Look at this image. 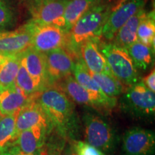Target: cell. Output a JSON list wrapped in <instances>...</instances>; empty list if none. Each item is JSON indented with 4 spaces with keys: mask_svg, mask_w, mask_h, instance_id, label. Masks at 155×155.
<instances>
[{
    "mask_svg": "<svg viewBox=\"0 0 155 155\" xmlns=\"http://www.w3.org/2000/svg\"><path fill=\"white\" fill-rule=\"evenodd\" d=\"M40 104L49 122L63 138L76 140L80 123L74 102L55 86H48L32 96Z\"/></svg>",
    "mask_w": 155,
    "mask_h": 155,
    "instance_id": "1",
    "label": "cell"
},
{
    "mask_svg": "<svg viewBox=\"0 0 155 155\" xmlns=\"http://www.w3.org/2000/svg\"><path fill=\"white\" fill-rule=\"evenodd\" d=\"M111 6L100 2L81 17L67 35V51L72 56L80 54L81 45L87 40L101 36L103 26L110 12Z\"/></svg>",
    "mask_w": 155,
    "mask_h": 155,
    "instance_id": "2",
    "label": "cell"
},
{
    "mask_svg": "<svg viewBox=\"0 0 155 155\" xmlns=\"http://www.w3.org/2000/svg\"><path fill=\"white\" fill-rule=\"evenodd\" d=\"M101 52L105 57L110 71L122 84L131 86L139 82L137 67L125 48L114 42H99Z\"/></svg>",
    "mask_w": 155,
    "mask_h": 155,
    "instance_id": "3",
    "label": "cell"
},
{
    "mask_svg": "<svg viewBox=\"0 0 155 155\" xmlns=\"http://www.w3.org/2000/svg\"><path fill=\"white\" fill-rule=\"evenodd\" d=\"M53 86L62 91L73 101V102L90 106L99 111H111L116 106L117 99L112 97L102 98L93 94L75 80L72 75L63 78L56 82Z\"/></svg>",
    "mask_w": 155,
    "mask_h": 155,
    "instance_id": "4",
    "label": "cell"
},
{
    "mask_svg": "<svg viewBox=\"0 0 155 155\" xmlns=\"http://www.w3.org/2000/svg\"><path fill=\"white\" fill-rule=\"evenodd\" d=\"M121 106L125 111L136 117H152L155 113L154 93L149 90L142 81L137 82L126 90Z\"/></svg>",
    "mask_w": 155,
    "mask_h": 155,
    "instance_id": "5",
    "label": "cell"
},
{
    "mask_svg": "<svg viewBox=\"0 0 155 155\" xmlns=\"http://www.w3.org/2000/svg\"><path fill=\"white\" fill-rule=\"evenodd\" d=\"M83 119L86 142L103 152H113L118 141L113 128L94 114H86Z\"/></svg>",
    "mask_w": 155,
    "mask_h": 155,
    "instance_id": "6",
    "label": "cell"
},
{
    "mask_svg": "<svg viewBox=\"0 0 155 155\" xmlns=\"http://www.w3.org/2000/svg\"><path fill=\"white\" fill-rule=\"evenodd\" d=\"M145 0H119L110 9L103 26L101 36L106 40H112L120 28L135 15L144 8Z\"/></svg>",
    "mask_w": 155,
    "mask_h": 155,
    "instance_id": "7",
    "label": "cell"
},
{
    "mask_svg": "<svg viewBox=\"0 0 155 155\" xmlns=\"http://www.w3.org/2000/svg\"><path fill=\"white\" fill-rule=\"evenodd\" d=\"M30 23L32 30L31 48L42 53H46L57 48L64 47L68 33L55 25H36Z\"/></svg>",
    "mask_w": 155,
    "mask_h": 155,
    "instance_id": "8",
    "label": "cell"
},
{
    "mask_svg": "<svg viewBox=\"0 0 155 155\" xmlns=\"http://www.w3.org/2000/svg\"><path fill=\"white\" fill-rule=\"evenodd\" d=\"M122 151L125 155H154V132L139 127L129 129L123 137Z\"/></svg>",
    "mask_w": 155,
    "mask_h": 155,
    "instance_id": "9",
    "label": "cell"
},
{
    "mask_svg": "<svg viewBox=\"0 0 155 155\" xmlns=\"http://www.w3.org/2000/svg\"><path fill=\"white\" fill-rule=\"evenodd\" d=\"M49 86L69 75H72L75 61L64 48H57L44 53Z\"/></svg>",
    "mask_w": 155,
    "mask_h": 155,
    "instance_id": "10",
    "label": "cell"
},
{
    "mask_svg": "<svg viewBox=\"0 0 155 155\" xmlns=\"http://www.w3.org/2000/svg\"><path fill=\"white\" fill-rule=\"evenodd\" d=\"M68 1L48 0L28 6L30 21L36 25H55L62 28V17Z\"/></svg>",
    "mask_w": 155,
    "mask_h": 155,
    "instance_id": "11",
    "label": "cell"
},
{
    "mask_svg": "<svg viewBox=\"0 0 155 155\" xmlns=\"http://www.w3.org/2000/svg\"><path fill=\"white\" fill-rule=\"evenodd\" d=\"M32 30L30 23L15 30H0V53L5 55L21 54L31 47Z\"/></svg>",
    "mask_w": 155,
    "mask_h": 155,
    "instance_id": "12",
    "label": "cell"
},
{
    "mask_svg": "<svg viewBox=\"0 0 155 155\" xmlns=\"http://www.w3.org/2000/svg\"><path fill=\"white\" fill-rule=\"evenodd\" d=\"M35 127H42L50 130L49 122L40 104L31 96L26 105L19 110L16 118V130L18 134L21 131Z\"/></svg>",
    "mask_w": 155,
    "mask_h": 155,
    "instance_id": "13",
    "label": "cell"
},
{
    "mask_svg": "<svg viewBox=\"0 0 155 155\" xmlns=\"http://www.w3.org/2000/svg\"><path fill=\"white\" fill-rule=\"evenodd\" d=\"M20 61L41 91L49 86L44 53L30 47L20 54Z\"/></svg>",
    "mask_w": 155,
    "mask_h": 155,
    "instance_id": "14",
    "label": "cell"
},
{
    "mask_svg": "<svg viewBox=\"0 0 155 155\" xmlns=\"http://www.w3.org/2000/svg\"><path fill=\"white\" fill-rule=\"evenodd\" d=\"M99 40L100 38L91 39L81 45V60L90 72H111L107 61L100 50Z\"/></svg>",
    "mask_w": 155,
    "mask_h": 155,
    "instance_id": "15",
    "label": "cell"
},
{
    "mask_svg": "<svg viewBox=\"0 0 155 155\" xmlns=\"http://www.w3.org/2000/svg\"><path fill=\"white\" fill-rule=\"evenodd\" d=\"M48 131L45 127L30 128L19 133L14 143L22 152L34 154L43 148Z\"/></svg>",
    "mask_w": 155,
    "mask_h": 155,
    "instance_id": "16",
    "label": "cell"
},
{
    "mask_svg": "<svg viewBox=\"0 0 155 155\" xmlns=\"http://www.w3.org/2000/svg\"><path fill=\"white\" fill-rule=\"evenodd\" d=\"M30 99L31 96H26L17 86L2 91H0V114L2 116L17 114Z\"/></svg>",
    "mask_w": 155,
    "mask_h": 155,
    "instance_id": "17",
    "label": "cell"
},
{
    "mask_svg": "<svg viewBox=\"0 0 155 155\" xmlns=\"http://www.w3.org/2000/svg\"><path fill=\"white\" fill-rule=\"evenodd\" d=\"M102 0H69L62 17V29L68 33L75 23Z\"/></svg>",
    "mask_w": 155,
    "mask_h": 155,
    "instance_id": "18",
    "label": "cell"
},
{
    "mask_svg": "<svg viewBox=\"0 0 155 155\" xmlns=\"http://www.w3.org/2000/svg\"><path fill=\"white\" fill-rule=\"evenodd\" d=\"M144 8L140 9L127 20L114 38V43L122 48H127L137 41V29L141 19L146 15Z\"/></svg>",
    "mask_w": 155,
    "mask_h": 155,
    "instance_id": "19",
    "label": "cell"
},
{
    "mask_svg": "<svg viewBox=\"0 0 155 155\" xmlns=\"http://www.w3.org/2000/svg\"><path fill=\"white\" fill-rule=\"evenodd\" d=\"M20 65V54L8 55L0 63V91L16 86Z\"/></svg>",
    "mask_w": 155,
    "mask_h": 155,
    "instance_id": "20",
    "label": "cell"
},
{
    "mask_svg": "<svg viewBox=\"0 0 155 155\" xmlns=\"http://www.w3.org/2000/svg\"><path fill=\"white\" fill-rule=\"evenodd\" d=\"M126 49L129 53L137 68L146 71L153 63L154 50L137 40Z\"/></svg>",
    "mask_w": 155,
    "mask_h": 155,
    "instance_id": "21",
    "label": "cell"
},
{
    "mask_svg": "<svg viewBox=\"0 0 155 155\" xmlns=\"http://www.w3.org/2000/svg\"><path fill=\"white\" fill-rule=\"evenodd\" d=\"M73 74L75 80L83 88L92 93L93 94L96 95L99 97H102V98L108 97L107 95H106L102 91L100 87L96 83V81L93 79L90 74V72L86 67L85 64L83 63L81 58L75 61Z\"/></svg>",
    "mask_w": 155,
    "mask_h": 155,
    "instance_id": "22",
    "label": "cell"
},
{
    "mask_svg": "<svg viewBox=\"0 0 155 155\" xmlns=\"http://www.w3.org/2000/svg\"><path fill=\"white\" fill-rule=\"evenodd\" d=\"M90 74L102 91L108 96L116 98L124 93L123 84L112 74L111 72H90Z\"/></svg>",
    "mask_w": 155,
    "mask_h": 155,
    "instance_id": "23",
    "label": "cell"
},
{
    "mask_svg": "<svg viewBox=\"0 0 155 155\" xmlns=\"http://www.w3.org/2000/svg\"><path fill=\"white\" fill-rule=\"evenodd\" d=\"M137 40L154 50L155 16L154 11L146 13L137 29Z\"/></svg>",
    "mask_w": 155,
    "mask_h": 155,
    "instance_id": "24",
    "label": "cell"
},
{
    "mask_svg": "<svg viewBox=\"0 0 155 155\" xmlns=\"http://www.w3.org/2000/svg\"><path fill=\"white\" fill-rule=\"evenodd\" d=\"M17 114L2 116L0 119V150L13 144L17 137Z\"/></svg>",
    "mask_w": 155,
    "mask_h": 155,
    "instance_id": "25",
    "label": "cell"
},
{
    "mask_svg": "<svg viewBox=\"0 0 155 155\" xmlns=\"http://www.w3.org/2000/svg\"><path fill=\"white\" fill-rule=\"evenodd\" d=\"M16 86L29 97L33 96L41 91L39 85L29 74L24 65L21 63V61L16 78Z\"/></svg>",
    "mask_w": 155,
    "mask_h": 155,
    "instance_id": "26",
    "label": "cell"
},
{
    "mask_svg": "<svg viewBox=\"0 0 155 155\" xmlns=\"http://www.w3.org/2000/svg\"><path fill=\"white\" fill-rule=\"evenodd\" d=\"M15 15L5 0H0V30H5L14 24Z\"/></svg>",
    "mask_w": 155,
    "mask_h": 155,
    "instance_id": "27",
    "label": "cell"
},
{
    "mask_svg": "<svg viewBox=\"0 0 155 155\" xmlns=\"http://www.w3.org/2000/svg\"><path fill=\"white\" fill-rule=\"evenodd\" d=\"M78 155H106L101 151L88 143L78 140H71Z\"/></svg>",
    "mask_w": 155,
    "mask_h": 155,
    "instance_id": "28",
    "label": "cell"
},
{
    "mask_svg": "<svg viewBox=\"0 0 155 155\" xmlns=\"http://www.w3.org/2000/svg\"><path fill=\"white\" fill-rule=\"evenodd\" d=\"M0 155H44V149H41L34 154H26L22 152L19 147L13 143L0 150Z\"/></svg>",
    "mask_w": 155,
    "mask_h": 155,
    "instance_id": "29",
    "label": "cell"
},
{
    "mask_svg": "<svg viewBox=\"0 0 155 155\" xmlns=\"http://www.w3.org/2000/svg\"><path fill=\"white\" fill-rule=\"evenodd\" d=\"M142 83L151 91L155 92V71L153 69L151 72L144 77L142 80Z\"/></svg>",
    "mask_w": 155,
    "mask_h": 155,
    "instance_id": "30",
    "label": "cell"
},
{
    "mask_svg": "<svg viewBox=\"0 0 155 155\" xmlns=\"http://www.w3.org/2000/svg\"><path fill=\"white\" fill-rule=\"evenodd\" d=\"M60 155H78L75 150L74 146H73L72 142L69 143V144H68L66 147H65L63 148V150H62V152L60 153Z\"/></svg>",
    "mask_w": 155,
    "mask_h": 155,
    "instance_id": "31",
    "label": "cell"
},
{
    "mask_svg": "<svg viewBox=\"0 0 155 155\" xmlns=\"http://www.w3.org/2000/svg\"><path fill=\"white\" fill-rule=\"evenodd\" d=\"M60 152H57V150L48 151L47 149H44V155H60Z\"/></svg>",
    "mask_w": 155,
    "mask_h": 155,
    "instance_id": "32",
    "label": "cell"
},
{
    "mask_svg": "<svg viewBox=\"0 0 155 155\" xmlns=\"http://www.w3.org/2000/svg\"><path fill=\"white\" fill-rule=\"evenodd\" d=\"M25 1L27 2L28 6H30V5H34V4H36V3L42 2H44V1H48V0H25Z\"/></svg>",
    "mask_w": 155,
    "mask_h": 155,
    "instance_id": "33",
    "label": "cell"
},
{
    "mask_svg": "<svg viewBox=\"0 0 155 155\" xmlns=\"http://www.w3.org/2000/svg\"><path fill=\"white\" fill-rule=\"evenodd\" d=\"M7 56H8V55H3V54H2L1 53H0V63H1V62L2 61H4V60H5V58L7 57Z\"/></svg>",
    "mask_w": 155,
    "mask_h": 155,
    "instance_id": "34",
    "label": "cell"
},
{
    "mask_svg": "<svg viewBox=\"0 0 155 155\" xmlns=\"http://www.w3.org/2000/svg\"><path fill=\"white\" fill-rule=\"evenodd\" d=\"M1 117H2V115H1V114H0V119H1Z\"/></svg>",
    "mask_w": 155,
    "mask_h": 155,
    "instance_id": "35",
    "label": "cell"
}]
</instances>
